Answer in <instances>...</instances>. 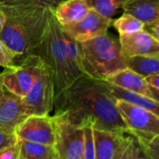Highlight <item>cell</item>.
I'll return each mask as SVG.
<instances>
[{
    "instance_id": "2e32d148",
    "label": "cell",
    "mask_w": 159,
    "mask_h": 159,
    "mask_svg": "<svg viewBox=\"0 0 159 159\" xmlns=\"http://www.w3.org/2000/svg\"><path fill=\"white\" fill-rule=\"evenodd\" d=\"M90 11L84 0H66L54 11L57 21L62 25H70L81 21Z\"/></svg>"
},
{
    "instance_id": "7c38bea8",
    "label": "cell",
    "mask_w": 159,
    "mask_h": 159,
    "mask_svg": "<svg viewBox=\"0 0 159 159\" xmlns=\"http://www.w3.org/2000/svg\"><path fill=\"white\" fill-rule=\"evenodd\" d=\"M119 42L125 57L151 56L159 53V41L145 30L131 35H120Z\"/></svg>"
},
{
    "instance_id": "44dd1931",
    "label": "cell",
    "mask_w": 159,
    "mask_h": 159,
    "mask_svg": "<svg viewBox=\"0 0 159 159\" xmlns=\"http://www.w3.org/2000/svg\"><path fill=\"white\" fill-rule=\"evenodd\" d=\"M90 9L95 10L99 14L111 18L123 8L126 0H84Z\"/></svg>"
},
{
    "instance_id": "1f68e13d",
    "label": "cell",
    "mask_w": 159,
    "mask_h": 159,
    "mask_svg": "<svg viewBox=\"0 0 159 159\" xmlns=\"http://www.w3.org/2000/svg\"><path fill=\"white\" fill-rule=\"evenodd\" d=\"M5 22H6V15L2 10H0V34H1V32L3 30V27L5 25Z\"/></svg>"
},
{
    "instance_id": "ac0fdd59",
    "label": "cell",
    "mask_w": 159,
    "mask_h": 159,
    "mask_svg": "<svg viewBox=\"0 0 159 159\" xmlns=\"http://www.w3.org/2000/svg\"><path fill=\"white\" fill-rule=\"evenodd\" d=\"M19 159H53L57 153L53 146L25 141L18 139Z\"/></svg>"
},
{
    "instance_id": "3957f363",
    "label": "cell",
    "mask_w": 159,
    "mask_h": 159,
    "mask_svg": "<svg viewBox=\"0 0 159 159\" xmlns=\"http://www.w3.org/2000/svg\"><path fill=\"white\" fill-rule=\"evenodd\" d=\"M0 10L6 15L0 39L16 56L18 64L30 55L40 42L48 9L38 6L0 5Z\"/></svg>"
},
{
    "instance_id": "277c9868",
    "label": "cell",
    "mask_w": 159,
    "mask_h": 159,
    "mask_svg": "<svg viewBox=\"0 0 159 159\" xmlns=\"http://www.w3.org/2000/svg\"><path fill=\"white\" fill-rule=\"evenodd\" d=\"M84 74L98 80L127 67L119 40L104 34L92 39L79 42Z\"/></svg>"
},
{
    "instance_id": "8992f818",
    "label": "cell",
    "mask_w": 159,
    "mask_h": 159,
    "mask_svg": "<svg viewBox=\"0 0 159 159\" xmlns=\"http://www.w3.org/2000/svg\"><path fill=\"white\" fill-rule=\"evenodd\" d=\"M55 129L54 149L60 159H84V131L62 115L52 116Z\"/></svg>"
},
{
    "instance_id": "7a4b0ae2",
    "label": "cell",
    "mask_w": 159,
    "mask_h": 159,
    "mask_svg": "<svg viewBox=\"0 0 159 159\" xmlns=\"http://www.w3.org/2000/svg\"><path fill=\"white\" fill-rule=\"evenodd\" d=\"M31 54L39 56L52 70L55 95L68 87L84 74L79 42L72 39L48 9L45 29Z\"/></svg>"
},
{
    "instance_id": "ba28073f",
    "label": "cell",
    "mask_w": 159,
    "mask_h": 159,
    "mask_svg": "<svg viewBox=\"0 0 159 159\" xmlns=\"http://www.w3.org/2000/svg\"><path fill=\"white\" fill-rule=\"evenodd\" d=\"M116 105L129 131L144 137L159 135V115L120 99H116Z\"/></svg>"
},
{
    "instance_id": "f546056e",
    "label": "cell",
    "mask_w": 159,
    "mask_h": 159,
    "mask_svg": "<svg viewBox=\"0 0 159 159\" xmlns=\"http://www.w3.org/2000/svg\"><path fill=\"white\" fill-rule=\"evenodd\" d=\"M148 97L154 100L156 103L159 104V89L155 88L152 85H149L148 87Z\"/></svg>"
},
{
    "instance_id": "e0dca14e",
    "label": "cell",
    "mask_w": 159,
    "mask_h": 159,
    "mask_svg": "<svg viewBox=\"0 0 159 159\" xmlns=\"http://www.w3.org/2000/svg\"><path fill=\"white\" fill-rule=\"evenodd\" d=\"M106 84H107L111 93L115 98V99L124 100V101L128 102L130 104H133V105L144 108L146 110H149V111L156 113L157 115H159V104L156 103L152 98H150L149 97L123 89V88L116 86V85H114V84H112L107 81H106Z\"/></svg>"
},
{
    "instance_id": "4fadbf2b",
    "label": "cell",
    "mask_w": 159,
    "mask_h": 159,
    "mask_svg": "<svg viewBox=\"0 0 159 159\" xmlns=\"http://www.w3.org/2000/svg\"><path fill=\"white\" fill-rule=\"evenodd\" d=\"M22 98L6 91L0 96V129L15 133L17 126L26 118Z\"/></svg>"
},
{
    "instance_id": "52a82bcc",
    "label": "cell",
    "mask_w": 159,
    "mask_h": 159,
    "mask_svg": "<svg viewBox=\"0 0 159 159\" xmlns=\"http://www.w3.org/2000/svg\"><path fill=\"white\" fill-rule=\"evenodd\" d=\"M41 59L30 54L0 73V84L6 91L23 98L31 89L39 72Z\"/></svg>"
},
{
    "instance_id": "30bf717a",
    "label": "cell",
    "mask_w": 159,
    "mask_h": 159,
    "mask_svg": "<svg viewBox=\"0 0 159 159\" xmlns=\"http://www.w3.org/2000/svg\"><path fill=\"white\" fill-rule=\"evenodd\" d=\"M112 22L111 18H107L95 10L90 9L81 21L63 25V28L76 41L84 42L107 34L108 29L112 25Z\"/></svg>"
},
{
    "instance_id": "d6a6232c",
    "label": "cell",
    "mask_w": 159,
    "mask_h": 159,
    "mask_svg": "<svg viewBox=\"0 0 159 159\" xmlns=\"http://www.w3.org/2000/svg\"><path fill=\"white\" fill-rule=\"evenodd\" d=\"M4 92H5V89L3 88V86L1 84H0V96H1Z\"/></svg>"
},
{
    "instance_id": "cb8c5ba5",
    "label": "cell",
    "mask_w": 159,
    "mask_h": 159,
    "mask_svg": "<svg viewBox=\"0 0 159 159\" xmlns=\"http://www.w3.org/2000/svg\"><path fill=\"white\" fill-rule=\"evenodd\" d=\"M140 140L148 159H159V135L144 137L134 133Z\"/></svg>"
},
{
    "instance_id": "5bb4252c",
    "label": "cell",
    "mask_w": 159,
    "mask_h": 159,
    "mask_svg": "<svg viewBox=\"0 0 159 159\" xmlns=\"http://www.w3.org/2000/svg\"><path fill=\"white\" fill-rule=\"evenodd\" d=\"M105 81L123 89L148 97L149 84L146 82L145 77L130 69L129 67H126L111 75Z\"/></svg>"
},
{
    "instance_id": "e575fe53",
    "label": "cell",
    "mask_w": 159,
    "mask_h": 159,
    "mask_svg": "<svg viewBox=\"0 0 159 159\" xmlns=\"http://www.w3.org/2000/svg\"><path fill=\"white\" fill-rule=\"evenodd\" d=\"M1 1H3V0H0V2H1Z\"/></svg>"
},
{
    "instance_id": "4316f807",
    "label": "cell",
    "mask_w": 159,
    "mask_h": 159,
    "mask_svg": "<svg viewBox=\"0 0 159 159\" xmlns=\"http://www.w3.org/2000/svg\"><path fill=\"white\" fill-rule=\"evenodd\" d=\"M17 140H18V138L15 133L8 132V131L0 129V150L16 143Z\"/></svg>"
},
{
    "instance_id": "8fae6325",
    "label": "cell",
    "mask_w": 159,
    "mask_h": 159,
    "mask_svg": "<svg viewBox=\"0 0 159 159\" xmlns=\"http://www.w3.org/2000/svg\"><path fill=\"white\" fill-rule=\"evenodd\" d=\"M95 159H121L128 141L126 130L94 128Z\"/></svg>"
},
{
    "instance_id": "d6986e66",
    "label": "cell",
    "mask_w": 159,
    "mask_h": 159,
    "mask_svg": "<svg viewBox=\"0 0 159 159\" xmlns=\"http://www.w3.org/2000/svg\"><path fill=\"white\" fill-rule=\"evenodd\" d=\"M127 67L147 77L159 75V53L151 56H132L125 57Z\"/></svg>"
},
{
    "instance_id": "9a60e30c",
    "label": "cell",
    "mask_w": 159,
    "mask_h": 159,
    "mask_svg": "<svg viewBox=\"0 0 159 159\" xmlns=\"http://www.w3.org/2000/svg\"><path fill=\"white\" fill-rule=\"evenodd\" d=\"M122 9L145 25L159 20V0H126Z\"/></svg>"
},
{
    "instance_id": "6da1fadb",
    "label": "cell",
    "mask_w": 159,
    "mask_h": 159,
    "mask_svg": "<svg viewBox=\"0 0 159 159\" xmlns=\"http://www.w3.org/2000/svg\"><path fill=\"white\" fill-rule=\"evenodd\" d=\"M54 114L80 125L102 130H126L116 99L106 81L80 76L68 87L54 97Z\"/></svg>"
},
{
    "instance_id": "603a6c76",
    "label": "cell",
    "mask_w": 159,
    "mask_h": 159,
    "mask_svg": "<svg viewBox=\"0 0 159 159\" xmlns=\"http://www.w3.org/2000/svg\"><path fill=\"white\" fill-rule=\"evenodd\" d=\"M66 0H3L0 5L5 6H38L51 10H55Z\"/></svg>"
},
{
    "instance_id": "5b68a950",
    "label": "cell",
    "mask_w": 159,
    "mask_h": 159,
    "mask_svg": "<svg viewBox=\"0 0 159 159\" xmlns=\"http://www.w3.org/2000/svg\"><path fill=\"white\" fill-rule=\"evenodd\" d=\"M54 81L51 68L41 60L39 72L29 92L22 98L26 114L48 115L53 110Z\"/></svg>"
},
{
    "instance_id": "836d02e7",
    "label": "cell",
    "mask_w": 159,
    "mask_h": 159,
    "mask_svg": "<svg viewBox=\"0 0 159 159\" xmlns=\"http://www.w3.org/2000/svg\"><path fill=\"white\" fill-rule=\"evenodd\" d=\"M53 159H60V158H59V156H58V155H56Z\"/></svg>"
},
{
    "instance_id": "ffe728a7",
    "label": "cell",
    "mask_w": 159,
    "mask_h": 159,
    "mask_svg": "<svg viewBox=\"0 0 159 159\" xmlns=\"http://www.w3.org/2000/svg\"><path fill=\"white\" fill-rule=\"evenodd\" d=\"M112 25L119 35H131L144 30L145 27V24L127 13H124L121 17L114 20Z\"/></svg>"
},
{
    "instance_id": "d4e9b609",
    "label": "cell",
    "mask_w": 159,
    "mask_h": 159,
    "mask_svg": "<svg viewBox=\"0 0 159 159\" xmlns=\"http://www.w3.org/2000/svg\"><path fill=\"white\" fill-rule=\"evenodd\" d=\"M84 159H95V139L94 127L91 125L84 126Z\"/></svg>"
},
{
    "instance_id": "484cf974",
    "label": "cell",
    "mask_w": 159,
    "mask_h": 159,
    "mask_svg": "<svg viewBox=\"0 0 159 159\" xmlns=\"http://www.w3.org/2000/svg\"><path fill=\"white\" fill-rule=\"evenodd\" d=\"M17 64L16 56L0 39V66L4 68L11 67Z\"/></svg>"
},
{
    "instance_id": "4dcf8cb0",
    "label": "cell",
    "mask_w": 159,
    "mask_h": 159,
    "mask_svg": "<svg viewBox=\"0 0 159 159\" xmlns=\"http://www.w3.org/2000/svg\"><path fill=\"white\" fill-rule=\"evenodd\" d=\"M146 82L149 85H152L159 89V75H151L145 77Z\"/></svg>"
},
{
    "instance_id": "83f0119b",
    "label": "cell",
    "mask_w": 159,
    "mask_h": 159,
    "mask_svg": "<svg viewBox=\"0 0 159 159\" xmlns=\"http://www.w3.org/2000/svg\"><path fill=\"white\" fill-rule=\"evenodd\" d=\"M0 159H19V143H16L0 150Z\"/></svg>"
},
{
    "instance_id": "9c48e42d",
    "label": "cell",
    "mask_w": 159,
    "mask_h": 159,
    "mask_svg": "<svg viewBox=\"0 0 159 159\" xmlns=\"http://www.w3.org/2000/svg\"><path fill=\"white\" fill-rule=\"evenodd\" d=\"M19 139L39 143L43 145H54L55 129L52 116L29 115L15 129Z\"/></svg>"
},
{
    "instance_id": "7402d4cb",
    "label": "cell",
    "mask_w": 159,
    "mask_h": 159,
    "mask_svg": "<svg viewBox=\"0 0 159 159\" xmlns=\"http://www.w3.org/2000/svg\"><path fill=\"white\" fill-rule=\"evenodd\" d=\"M128 141L121 159H148L139 138L127 129Z\"/></svg>"
},
{
    "instance_id": "f1b7e54d",
    "label": "cell",
    "mask_w": 159,
    "mask_h": 159,
    "mask_svg": "<svg viewBox=\"0 0 159 159\" xmlns=\"http://www.w3.org/2000/svg\"><path fill=\"white\" fill-rule=\"evenodd\" d=\"M144 30L147 31L148 33H150L152 36H153L159 41V20H157L152 24L145 25Z\"/></svg>"
}]
</instances>
